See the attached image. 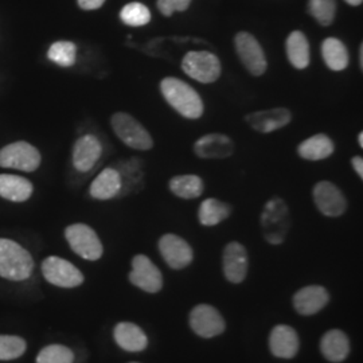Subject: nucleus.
Returning a JSON list of instances; mask_svg holds the SVG:
<instances>
[{"label":"nucleus","instance_id":"a211bd4d","mask_svg":"<svg viewBox=\"0 0 363 363\" xmlns=\"http://www.w3.org/2000/svg\"><path fill=\"white\" fill-rule=\"evenodd\" d=\"M194 151L202 159H225L233 154L234 144L223 133H208L195 142Z\"/></svg>","mask_w":363,"mask_h":363},{"label":"nucleus","instance_id":"7c9ffc66","mask_svg":"<svg viewBox=\"0 0 363 363\" xmlns=\"http://www.w3.org/2000/svg\"><path fill=\"white\" fill-rule=\"evenodd\" d=\"M120 18L128 26H145L151 21V13L142 3H130L124 6L120 13Z\"/></svg>","mask_w":363,"mask_h":363},{"label":"nucleus","instance_id":"dca6fc26","mask_svg":"<svg viewBox=\"0 0 363 363\" xmlns=\"http://www.w3.org/2000/svg\"><path fill=\"white\" fill-rule=\"evenodd\" d=\"M298 349L300 339L295 328L286 325L273 327L269 334V350L276 358L292 359L298 355Z\"/></svg>","mask_w":363,"mask_h":363},{"label":"nucleus","instance_id":"5701e85b","mask_svg":"<svg viewBox=\"0 0 363 363\" xmlns=\"http://www.w3.org/2000/svg\"><path fill=\"white\" fill-rule=\"evenodd\" d=\"M335 145L334 142L325 135V133H318L313 135L311 138L306 139L301 142L298 147V152L300 157L306 160H323L334 154Z\"/></svg>","mask_w":363,"mask_h":363},{"label":"nucleus","instance_id":"20e7f679","mask_svg":"<svg viewBox=\"0 0 363 363\" xmlns=\"http://www.w3.org/2000/svg\"><path fill=\"white\" fill-rule=\"evenodd\" d=\"M111 123L117 138L127 147L138 151H147L154 147V139L150 132L135 117L125 112H117Z\"/></svg>","mask_w":363,"mask_h":363},{"label":"nucleus","instance_id":"423d86ee","mask_svg":"<svg viewBox=\"0 0 363 363\" xmlns=\"http://www.w3.org/2000/svg\"><path fill=\"white\" fill-rule=\"evenodd\" d=\"M65 237L70 247L79 257L96 261L103 256V244L96 232L85 223H74L67 226Z\"/></svg>","mask_w":363,"mask_h":363},{"label":"nucleus","instance_id":"e433bc0d","mask_svg":"<svg viewBox=\"0 0 363 363\" xmlns=\"http://www.w3.org/2000/svg\"><path fill=\"white\" fill-rule=\"evenodd\" d=\"M345 1H347L350 6H359L362 4L363 0H345Z\"/></svg>","mask_w":363,"mask_h":363},{"label":"nucleus","instance_id":"f03ea898","mask_svg":"<svg viewBox=\"0 0 363 363\" xmlns=\"http://www.w3.org/2000/svg\"><path fill=\"white\" fill-rule=\"evenodd\" d=\"M34 269V261L25 247L15 241L0 238V276L22 281L30 277Z\"/></svg>","mask_w":363,"mask_h":363},{"label":"nucleus","instance_id":"4c0bfd02","mask_svg":"<svg viewBox=\"0 0 363 363\" xmlns=\"http://www.w3.org/2000/svg\"><path fill=\"white\" fill-rule=\"evenodd\" d=\"M359 65L361 69H363V46L361 45V49H359Z\"/></svg>","mask_w":363,"mask_h":363},{"label":"nucleus","instance_id":"cd10ccee","mask_svg":"<svg viewBox=\"0 0 363 363\" xmlns=\"http://www.w3.org/2000/svg\"><path fill=\"white\" fill-rule=\"evenodd\" d=\"M169 190L182 199H195L203 194L205 184L198 175H178L169 181Z\"/></svg>","mask_w":363,"mask_h":363},{"label":"nucleus","instance_id":"4be33fe9","mask_svg":"<svg viewBox=\"0 0 363 363\" xmlns=\"http://www.w3.org/2000/svg\"><path fill=\"white\" fill-rule=\"evenodd\" d=\"M123 187V178L121 174L115 169H103L97 178L91 184V198L100 199V201H108L115 198L120 194Z\"/></svg>","mask_w":363,"mask_h":363},{"label":"nucleus","instance_id":"f704fd0d","mask_svg":"<svg viewBox=\"0 0 363 363\" xmlns=\"http://www.w3.org/2000/svg\"><path fill=\"white\" fill-rule=\"evenodd\" d=\"M105 0H78V6L82 10H97L104 4Z\"/></svg>","mask_w":363,"mask_h":363},{"label":"nucleus","instance_id":"9b49d317","mask_svg":"<svg viewBox=\"0 0 363 363\" xmlns=\"http://www.w3.org/2000/svg\"><path fill=\"white\" fill-rule=\"evenodd\" d=\"M130 281L148 294H157L163 288V274L145 255H138L132 259Z\"/></svg>","mask_w":363,"mask_h":363},{"label":"nucleus","instance_id":"6ab92c4d","mask_svg":"<svg viewBox=\"0 0 363 363\" xmlns=\"http://www.w3.org/2000/svg\"><path fill=\"white\" fill-rule=\"evenodd\" d=\"M103 152V145L93 135L79 138L73 148V164L79 172L91 171L99 162Z\"/></svg>","mask_w":363,"mask_h":363},{"label":"nucleus","instance_id":"6e6552de","mask_svg":"<svg viewBox=\"0 0 363 363\" xmlns=\"http://www.w3.org/2000/svg\"><path fill=\"white\" fill-rule=\"evenodd\" d=\"M42 273L52 286L76 288L84 283V274L67 259L50 256L42 264Z\"/></svg>","mask_w":363,"mask_h":363},{"label":"nucleus","instance_id":"72a5a7b5","mask_svg":"<svg viewBox=\"0 0 363 363\" xmlns=\"http://www.w3.org/2000/svg\"><path fill=\"white\" fill-rule=\"evenodd\" d=\"M190 3L191 0H157V9L164 16H171L174 13L186 11Z\"/></svg>","mask_w":363,"mask_h":363},{"label":"nucleus","instance_id":"a878e982","mask_svg":"<svg viewBox=\"0 0 363 363\" xmlns=\"http://www.w3.org/2000/svg\"><path fill=\"white\" fill-rule=\"evenodd\" d=\"M322 55L325 65L333 72H342L350 64L349 52L345 43L337 38H327L322 43Z\"/></svg>","mask_w":363,"mask_h":363},{"label":"nucleus","instance_id":"c9c22d12","mask_svg":"<svg viewBox=\"0 0 363 363\" xmlns=\"http://www.w3.org/2000/svg\"><path fill=\"white\" fill-rule=\"evenodd\" d=\"M351 164L354 167V171L358 174V177L363 178V159L362 156H354L351 160Z\"/></svg>","mask_w":363,"mask_h":363},{"label":"nucleus","instance_id":"f3484780","mask_svg":"<svg viewBox=\"0 0 363 363\" xmlns=\"http://www.w3.org/2000/svg\"><path fill=\"white\" fill-rule=\"evenodd\" d=\"M292 120V113L286 108H273L268 111H259L245 117L247 124L261 133H271L273 130L286 127Z\"/></svg>","mask_w":363,"mask_h":363},{"label":"nucleus","instance_id":"39448f33","mask_svg":"<svg viewBox=\"0 0 363 363\" xmlns=\"http://www.w3.org/2000/svg\"><path fill=\"white\" fill-rule=\"evenodd\" d=\"M182 69L198 82L213 84L220 76V58L210 52H189L182 60Z\"/></svg>","mask_w":363,"mask_h":363},{"label":"nucleus","instance_id":"412c9836","mask_svg":"<svg viewBox=\"0 0 363 363\" xmlns=\"http://www.w3.org/2000/svg\"><path fill=\"white\" fill-rule=\"evenodd\" d=\"M113 337L118 347L128 352H140L147 349L148 337L139 325L130 322H121L115 327Z\"/></svg>","mask_w":363,"mask_h":363},{"label":"nucleus","instance_id":"bb28decb","mask_svg":"<svg viewBox=\"0 0 363 363\" xmlns=\"http://www.w3.org/2000/svg\"><path fill=\"white\" fill-rule=\"evenodd\" d=\"M232 214V208L216 198L205 199L198 211V220L203 226H216L222 220L229 218Z\"/></svg>","mask_w":363,"mask_h":363},{"label":"nucleus","instance_id":"f8f14e48","mask_svg":"<svg viewBox=\"0 0 363 363\" xmlns=\"http://www.w3.org/2000/svg\"><path fill=\"white\" fill-rule=\"evenodd\" d=\"M159 250L171 269H184L194 259L193 247L177 234H164L159 240Z\"/></svg>","mask_w":363,"mask_h":363},{"label":"nucleus","instance_id":"58836bf2","mask_svg":"<svg viewBox=\"0 0 363 363\" xmlns=\"http://www.w3.org/2000/svg\"><path fill=\"white\" fill-rule=\"evenodd\" d=\"M358 143H359V147H363V133H362V132H359V133H358Z\"/></svg>","mask_w":363,"mask_h":363},{"label":"nucleus","instance_id":"393cba45","mask_svg":"<svg viewBox=\"0 0 363 363\" xmlns=\"http://www.w3.org/2000/svg\"><path fill=\"white\" fill-rule=\"evenodd\" d=\"M286 55L291 65L303 70L310 65V45L301 31H294L286 38Z\"/></svg>","mask_w":363,"mask_h":363},{"label":"nucleus","instance_id":"2eb2a0df","mask_svg":"<svg viewBox=\"0 0 363 363\" xmlns=\"http://www.w3.org/2000/svg\"><path fill=\"white\" fill-rule=\"evenodd\" d=\"M330 301V294L322 286L300 288L292 298L294 308L303 316H311L322 311Z\"/></svg>","mask_w":363,"mask_h":363},{"label":"nucleus","instance_id":"b1692460","mask_svg":"<svg viewBox=\"0 0 363 363\" xmlns=\"http://www.w3.org/2000/svg\"><path fill=\"white\" fill-rule=\"evenodd\" d=\"M33 194V184L16 175H0V196L13 202H25Z\"/></svg>","mask_w":363,"mask_h":363},{"label":"nucleus","instance_id":"0eeeda50","mask_svg":"<svg viewBox=\"0 0 363 363\" xmlns=\"http://www.w3.org/2000/svg\"><path fill=\"white\" fill-rule=\"evenodd\" d=\"M39 164L40 154L38 150L26 142L9 144L0 150V167L33 172L38 169Z\"/></svg>","mask_w":363,"mask_h":363},{"label":"nucleus","instance_id":"473e14b6","mask_svg":"<svg viewBox=\"0 0 363 363\" xmlns=\"http://www.w3.org/2000/svg\"><path fill=\"white\" fill-rule=\"evenodd\" d=\"M26 351V342L19 337L0 335V359L9 361L23 355Z\"/></svg>","mask_w":363,"mask_h":363},{"label":"nucleus","instance_id":"aec40b11","mask_svg":"<svg viewBox=\"0 0 363 363\" xmlns=\"http://www.w3.org/2000/svg\"><path fill=\"white\" fill-rule=\"evenodd\" d=\"M320 352L328 362L342 363L350 355V340L342 330H330L320 339Z\"/></svg>","mask_w":363,"mask_h":363},{"label":"nucleus","instance_id":"ea45409f","mask_svg":"<svg viewBox=\"0 0 363 363\" xmlns=\"http://www.w3.org/2000/svg\"><path fill=\"white\" fill-rule=\"evenodd\" d=\"M130 363H139V362H130Z\"/></svg>","mask_w":363,"mask_h":363},{"label":"nucleus","instance_id":"1a4fd4ad","mask_svg":"<svg viewBox=\"0 0 363 363\" xmlns=\"http://www.w3.org/2000/svg\"><path fill=\"white\" fill-rule=\"evenodd\" d=\"M234 43L240 61L247 67V72L253 76H262L267 72L268 64L259 40L252 34L242 31L235 35Z\"/></svg>","mask_w":363,"mask_h":363},{"label":"nucleus","instance_id":"c756f323","mask_svg":"<svg viewBox=\"0 0 363 363\" xmlns=\"http://www.w3.org/2000/svg\"><path fill=\"white\" fill-rule=\"evenodd\" d=\"M308 11L322 26H330L335 19L337 1L335 0H310Z\"/></svg>","mask_w":363,"mask_h":363},{"label":"nucleus","instance_id":"4468645a","mask_svg":"<svg viewBox=\"0 0 363 363\" xmlns=\"http://www.w3.org/2000/svg\"><path fill=\"white\" fill-rule=\"evenodd\" d=\"M223 274L229 283L240 284L245 280L249 268V259L245 247L240 242H229L222 256Z\"/></svg>","mask_w":363,"mask_h":363},{"label":"nucleus","instance_id":"9d476101","mask_svg":"<svg viewBox=\"0 0 363 363\" xmlns=\"http://www.w3.org/2000/svg\"><path fill=\"white\" fill-rule=\"evenodd\" d=\"M190 327L198 337L210 339L223 334L226 323L217 308L208 304H199L190 312Z\"/></svg>","mask_w":363,"mask_h":363},{"label":"nucleus","instance_id":"f257e3e1","mask_svg":"<svg viewBox=\"0 0 363 363\" xmlns=\"http://www.w3.org/2000/svg\"><path fill=\"white\" fill-rule=\"evenodd\" d=\"M160 91L164 100L182 116L196 120L203 115L205 106L201 96L194 88L179 78L162 79Z\"/></svg>","mask_w":363,"mask_h":363},{"label":"nucleus","instance_id":"2f4dec72","mask_svg":"<svg viewBox=\"0 0 363 363\" xmlns=\"http://www.w3.org/2000/svg\"><path fill=\"white\" fill-rule=\"evenodd\" d=\"M74 354L62 345H52L45 347L37 357V363H73Z\"/></svg>","mask_w":363,"mask_h":363},{"label":"nucleus","instance_id":"ddd939ff","mask_svg":"<svg viewBox=\"0 0 363 363\" xmlns=\"http://www.w3.org/2000/svg\"><path fill=\"white\" fill-rule=\"evenodd\" d=\"M313 202L325 217H340L347 208V199L331 182H319L313 187Z\"/></svg>","mask_w":363,"mask_h":363},{"label":"nucleus","instance_id":"7ed1b4c3","mask_svg":"<svg viewBox=\"0 0 363 363\" xmlns=\"http://www.w3.org/2000/svg\"><path fill=\"white\" fill-rule=\"evenodd\" d=\"M264 238L271 245H281L291 228L289 208L281 198L269 199L259 217Z\"/></svg>","mask_w":363,"mask_h":363},{"label":"nucleus","instance_id":"c85d7f7f","mask_svg":"<svg viewBox=\"0 0 363 363\" xmlns=\"http://www.w3.org/2000/svg\"><path fill=\"white\" fill-rule=\"evenodd\" d=\"M76 55H77V48L73 42L67 40H60L52 43L48 52L49 60L55 62L57 65L69 67L74 65L76 62Z\"/></svg>","mask_w":363,"mask_h":363}]
</instances>
